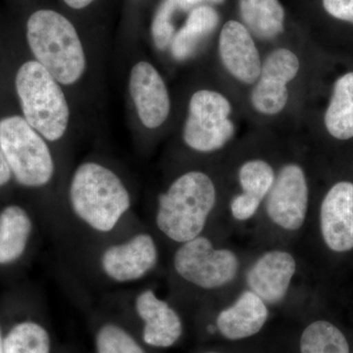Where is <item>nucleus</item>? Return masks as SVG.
Masks as SVG:
<instances>
[{"label": "nucleus", "mask_w": 353, "mask_h": 353, "mask_svg": "<svg viewBox=\"0 0 353 353\" xmlns=\"http://www.w3.org/2000/svg\"><path fill=\"white\" fill-rule=\"evenodd\" d=\"M67 199L76 220L97 234L112 233L132 206L131 192L122 176L97 160H85L76 167Z\"/></svg>", "instance_id": "f257e3e1"}, {"label": "nucleus", "mask_w": 353, "mask_h": 353, "mask_svg": "<svg viewBox=\"0 0 353 353\" xmlns=\"http://www.w3.org/2000/svg\"><path fill=\"white\" fill-rule=\"evenodd\" d=\"M4 338H6V332L0 323V353H4Z\"/></svg>", "instance_id": "c756f323"}, {"label": "nucleus", "mask_w": 353, "mask_h": 353, "mask_svg": "<svg viewBox=\"0 0 353 353\" xmlns=\"http://www.w3.org/2000/svg\"><path fill=\"white\" fill-rule=\"evenodd\" d=\"M173 268L183 281L199 289L217 290L236 278L240 260L233 250L216 248L210 239L201 234L179 245Z\"/></svg>", "instance_id": "423d86ee"}, {"label": "nucleus", "mask_w": 353, "mask_h": 353, "mask_svg": "<svg viewBox=\"0 0 353 353\" xmlns=\"http://www.w3.org/2000/svg\"><path fill=\"white\" fill-rule=\"evenodd\" d=\"M299 70V58L292 51L280 48L269 54L250 95L255 110L265 115L281 112L289 99L288 83L296 78Z\"/></svg>", "instance_id": "9b49d317"}, {"label": "nucleus", "mask_w": 353, "mask_h": 353, "mask_svg": "<svg viewBox=\"0 0 353 353\" xmlns=\"http://www.w3.org/2000/svg\"><path fill=\"white\" fill-rule=\"evenodd\" d=\"M269 318L267 304L252 290L241 292L216 318V328L225 339L240 341L259 334Z\"/></svg>", "instance_id": "dca6fc26"}, {"label": "nucleus", "mask_w": 353, "mask_h": 353, "mask_svg": "<svg viewBox=\"0 0 353 353\" xmlns=\"http://www.w3.org/2000/svg\"><path fill=\"white\" fill-rule=\"evenodd\" d=\"M216 199L215 185L208 174L185 172L158 196L157 229L179 245L201 236L215 208Z\"/></svg>", "instance_id": "7ed1b4c3"}, {"label": "nucleus", "mask_w": 353, "mask_h": 353, "mask_svg": "<svg viewBox=\"0 0 353 353\" xmlns=\"http://www.w3.org/2000/svg\"><path fill=\"white\" fill-rule=\"evenodd\" d=\"M23 117L50 143L66 136L71 108L65 88L34 59L21 65L15 77Z\"/></svg>", "instance_id": "20e7f679"}, {"label": "nucleus", "mask_w": 353, "mask_h": 353, "mask_svg": "<svg viewBox=\"0 0 353 353\" xmlns=\"http://www.w3.org/2000/svg\"><path fill=\"white\" fill-rule=\"evenodd\" d=\"M325 125L334 138H353V72L334 83L333 95L325 114Z\"/></svg>", "instance_id": "412c9836"}, {"label": "nucleus", "mask_w": 353, "mask_h": 353, "mask_svg": "<svg viewBox=\"0 0 353 353\" xmlns=\"http://www.w3.org/2000/svg\"><path fill=\"white\" fill-rule=\"evenodd\" d=\"M323 6L330 15L353 24V0H323Z\"/></svg>", "instance_id": "a878e982"}, {"label": "nucleus", "mask_w": 353, "mask_h": 353, "mask_svg": "<svg viewBox=\"0 0 353 353\" xmlns=\"http://www.w3.org/2000/svg\"><path fill=\"white\" fill-rule=\"evenodd\" d=\"M95 353H146L134 334L116 322H105L94 336Z\"/></svg>", "instance_id": "b1692460"}, {"label": "nucleus", "mask_w": 353, "mask_h": 353, "mask_svg": "<svg viewBox=\"0 0 353 353\" xmlns=\"http://www.w3.org/2000/svg\"><path fill=\"white\" fill-rule=\"evenodd\" d=\"M26 36L34 59L65 88L82 82L88 54L75 26L63 14L39 9L28 19Z\"/></svg>", "instance_id": "f03ea898"}, {"label": "nucleus", "mask_w": 353, "mask_h": 353, "mask_svg": "<svg viewBox=\"0 0 353 353\" xmlns=\"http://www.w3.org/2000/svg\"><path fill=\"white\" fill-rule=\"evenodd\" d=\"M246 29L260 39H272L284 31L285 11L279 0H240Z\"/></svg>", "instance_id": "aec40b11"}, {"label": "nucleus", "mask_w": 353, "mask_h": 353, "mask_svg": "<svg viewBox=\"0 0 353 353\" xmlns=\"http://www.w3.org/2000/svg\"><path fill=\"white\" fill-rule=\"evenodd\" d=\"M275 178L271 165L263 160H250L241 165L239 181L243 192L234 197L230 206L234 219L241 222L252 219L256 214Z\"/></svg>", "instance_id": "a211bd4d"}, {"label": "nucleus", "mask_w": 353, "mask_h": 353, "mask_svg": "<svg viewBox=\"0 0 353 353\" xmlns=\"http://www.w3.org/2000/svg\"><path fill=\"white\" fill-rule=\"evenodd\" d=\"M192 8L194 7L183 0H162L152 25V41L158 50L164 51L170 48L176 32V16L181 12H190Z\"/></svg>", "instance_id": "393cba45"}, {"label": "nucleus", "mask_w": 353, "mask_h": 353, "mask_svg": "<svg viewBox=\"0 0 353 353\" xmlns=\"http://www.w3.org/2000/svg\"><path fill=\"white\" fill-rule=\"evenodd\" d=\"M296 268V259L290 252L270 250L253 262L246 273V285L267 305H275L287 296Z\"/></svg>", "instance_id": "ddd939ff"}, {"label": "nucleus", "mask_w": 353, "mask_h": 353, "mask_svg": "<svg viewBox=\"0 0 353 353\" xmlns=\"http://www.w3.org/2000/svg\"><path fill=\"white\" fill-rule=\"evenodd\" d=\"M218 23L219 15L213 7L199 6L192 8L172 39L170 48L173 57L183 61L192 57L204 39L214 32Z\"/></svg>", "instance_id": "6ab92c4d"}, {"label": "nucleus", "mask_w": 353, "mask_h": 353, "mask_svg": "<svg viewBox=\"0 0 353 353\" xmlns=\"http://www.w3.org/2000/svg\"><path fill=\"white\" fill-rule=\"evenodd\" d=\"M219 53L225 68L236 80L248 85L259 80L262 66L259 52L245 26L236 21L224 25L220 34Z\"/></svg>", "instance_id": "2eb2a0df"}, {"label": "nucleus", "mask_w": 353, "mask_h": 353, "mask_svg": "<svg viewBox=\"0 0 353 353\" xmlns=\"http://www.w3.org/2000/svg\"><path fill=\"white\" fill-rule=\"evenodd\" d=\"M159 250L154 238L146 232L132 234L126 240L106 245L99 253L97 265L106 280L114 284H134L157 268Z\"/></svg>", "instance_id": "6e6552de"}, {"label": "nucleus", "mask_w": 353, "mask_h": 353, "mask_svg": "<svg viewBox=\"0 0 353 353\" xmlns=\"http://www.w3.org/2000/svg\"><path fill=\"white\" fill-rule=\"evenodd\" d=\"M231 110L229 101L219 92L208 90L194 92L183 125L185 145L202 153L221 150L234 134V124L229 119Z\"/></svg>", "instance_id": "0eeeda50"}, {"label": "nucleus", "mask_w": 353, "mask_h": 353, "mask_svg": "<svg viewBox=\"0 0 353 353\" xmlns=\"http://www.w3.org/2000/svg\"><path fill=\"white\" fill-rule=\"evenodd\" d=\"M0 148L21 187L43 189L52 182L57 163L50 143L23 116L0 119Z\"/></svg>", "instance_id": "39448f33"}, {"label": "nucleus", "mask_w": 353, "mask_h": 353, "mask_svg": "<svg viewBox=\"0 0 353 353\" xmlns=\"http://www.w3.org/2000/svg\"><path fill=\"white\" fill-rule=\"evenodd\" d=\"M65 3L67 4L71 8L76 9V10H80V9L85 8V7L90 6L92 2L95 0H63Z\"/></svg>", "instance_id": "cd10ccee"}, {"label": "nucleus", "mask_w": 353, "mask_h": 353, "mask_svg": "<svg viewBox=\"0 0 353 353\" xmlns=\"http://www.w3.org/2000/svg\"><path fill=\"white\" fill-rule=\"evenodd\" d=\"M128 90L139 122L148 130L161 127L168 119L171 99L158 70L145 60L132 65Z\"/></svg>", "instance_id": "9d476101"}, {"label": "nucleus", "mask_w": 353, "mask_h": 353, "mask_svg": "<svg viewBox=\"0 0 353 353\" xmlns=\"http://www.w3.org/2000/svg\"><path fill=\"white\" fill-rule=\"evenodd\" d=\"M134 309L143 323L141 339L146 345L168 348L180 340L183 331L182 318L154 290L139 292L134 299Z\"/></svg>", "instance_id": "f8f14e48"}, {"label": "nucleus", "mask_w": 353, "mask_h": 353, "mask_svg": "<svg viewBox=\"0 0 353 353\" xmlns=\"http://www.w3.org/2000/svg\"><path fill=\"white\" fill-rule=\"evenodd\" d=\"M4 332V353H51L50 332L36 318L15 320Z\"/></svg>", "instance_id": "4be33fe9"}, {"label": "nucleus", "mask_w": 353, "mask_h": 353, "mask_svg": "<svg viewBox=\"0 0 353 353\" xmlns=\"http://www.w3.org/2000/svg\"><path fill=\"white\" fill-rule=\"evenodd\" d=\"M34 233V220L27 208L10 203L0 209V269L22 262Z\"/></svg>", "instance_id": "f3484780"}, {"label": "nucleus", "mask_w": 353, "mask_h": 353, "mask_svg": "<svg viewBox=\"0 0 353 353\" xmlns=\"http://www.w3.org/2000/svg\"><path fill=\"white\" fill-rule=\"evenodd\" d=\"M12 180L14 181L12 172H11L1 148H0V189L6 187Z\"/></svg>", "instance_id": "bb28decb"}, {"label": "nucleus", "mask_w": 353, "mask_h": 353, "mask_svg": "<svg viewBox=\"0 0 353 353\" xmlns=\"http://www.w3.org/2000/svg\"><path fill=\"white\" fill-rule=\"evenodd\" d=\"M187 2L189 6L196 7L199 6H210V4H220L224 0H183Z\"/></svg>", "instance_id": "c85d7f7f"}, {"label": "nucleus", "mask_w": 353, "mask_h": 353, "mask_svg": "<svg viewBox=\"0 0 353 353\" xmlns=\"http://www.w3.org/2000/svg\"><path fill=\"white\" fill-rule=\"evenodd\" d=\"M301 353H350L345 334L331 322L318 320L309 324L299 341Z\"/></svg>", "instance_id": "5701e85b"}, {"label": "nucleus", "mask_w": 353, "mask_h": 353, "mask_svg": "<svg viewBox=\"0 0 353 353\" xmlns=\"http://www.w3.org/2000/svg\"><path fill=\"white\" fill-rule=\"evenodd\" d=\"M308 185L301 166L288 164L281 169L266 199V213L274 225L296 232L305 222L308 210Z\"/></svg>", "instance_id": "1a4fd4ad"}, {"label": "nucleus", "mask_w": 353, "mask_h": 353, "mask_svg": "<svg viewBox=\"0 0 353 353\" xmlns=\"http://www.w3.org/2000/svg\"><path fill=\"white\" fill-rule=\"evenodd\" d=\"M322 238L334 252L353 250V183L339 182L323 199L320 208Z\"/></svg>", "instance_id": "4468645a"}, {"label": "nucleus", "mask_w": 353, "mask_h": 353, "mask_svg": "<svg viewBox=\"0 0 353 353\" xmlns=\"http://www.w3.org/2000/svg\"><path fill=\"white\" fill-rule=\"evenodd\" d=\"M206 353H218V352H206Z\"/></svg>", "instance_id": "7c9ffc66"}]
</instances>
